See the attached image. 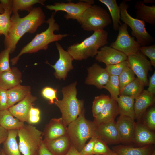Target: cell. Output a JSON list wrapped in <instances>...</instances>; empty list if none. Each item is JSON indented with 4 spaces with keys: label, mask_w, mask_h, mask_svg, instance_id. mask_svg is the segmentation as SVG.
<instances>
[{
    "label": "cell",
    "mask_w": 155,
    "mask_h": 155,
    "mask_svg": "<svg viewBox=\"0 0 155 155\" xmlns=\"http://www.w3.org/2000/svg\"></svg>",
    "instance_id": "cell-58"
},
{
    "label": "cell",
    "mask_w": 155,
    "mask_h": 155,
    "mask_svg": "<svg viewBox=\"0 0 155 155\" xmlns=\"http://www.w3.org/2000/svg\"><path fill=\"white\" fill-rule=\"evenodd\" d=\"M0 3L4 9V11L12 12L13 0H0Z\"/></svg>",
    "instance_id": "cell-45"
},
{
    "label": "cell",
    "mask_w": 155,
    "mask_h": 155,
    "mask_svg": "<svg viewBox=\"0 0 155 155\" xmlns=\"http://www.w3.org/2000/svg\"><path fill=\"white\" fill-rule=\"evenodd\" d=\"M128 26L125 23L121 24L115 40L110 44L111 47L123 53L127 57L135 53L141 46L139 43L131 37L127 30Z\"/></svg>",
    "instance_id": "cell-10"
},
{
    "label": "cell",
    "mask_w": 155,
    "mask_h": 155,
    "mask_svg": "<svg viewBox=\"0 0 155 155\" xmlns=\"http://www.w3.org/2000/svg\"><path fill=\"white\" fill-rule=\"evenodd\" d=\"M99 1L104 4L108 8L113 23V30H118L121 24L120 21L121 14L119 6L116 0H99Z\"/></svg>",
    "instance_id": "cell-30"
},
{
    "label": "cell",
    "mask_w": 155,
    "mask_h": 155,
    "mask_svg": "<svg viewBox=\"0 0 155 155\" xmlns=\"http://www.w3.org/2000/svg\"><path fill=\"white\" fill-rule=\"evenodd\" d=\"M135 100L134 98L131 97L120 95L117 101L119 114L128 116L134 120L135 118Z\"/></svg>",
    "instance_id": "cell-27"
},
{
    "label": "cell",
    "mask_w": 155,
    "mask_h": 155,
    "mask_svg": "<svg viewBox=\"0 0 155 155\" xmlns=\"http://www.w3.org/2000/svg\"><path fill=\"white\" fill-rule=\"evenodd\" d=\"M137 18L154 26L155 24V5L148 6L143 1L136 2L134 5Z\"/></svg>",
    "instance_id": "cell-23"
},
{
    "label": "cell",
    "mask_w": 155,
    "mask_h": 155,
    "mask_svg": "<svg viewBox=\"0 0 155 155\" xmlns=\"http://www.w3.org/2000/svg\"><path fill=\"white\" fill-rule=\"evenodd\" d=\"M43 141L54 155H65L72 145L67 134L49 141Z\"/></svg>",
    "instance_id": "cell-20"
},
{
    "label": "cell",
    "mask_w": 155,
    "mask_h": 155,
    "mask_svg": "<svg viewBox=\"0 0 155 155\" xmlns=\"http://www.w3.org/2000/svg\"><path fill=\"white\" fill-rule=\"evenodd\" d=\"M128 66V63L127 60L115 64L106 65L105 69L110 76H118Z\"/></svg>",
    "instance_id": "cell-38"
},
{
    "label": "cell",
    "mask_w": 155,
    "mask_h": 155,
    "mask_svg": "<svg viewBox=\"0 0 155 155\" xmlns=\"http://www.w3.org/2000/svg\"><path fill=\"white\" fill-rule=\"evenodd\" d=\"M111 98L109 95L104 94L95 97L92 106V113L94 118L100 113Z\"/></svg>",
    "instance_id": "cell-34"
},
{
    "label": "cell",
    "mask_w": 155,
    "mask_h": 155,
    "mask_svg": "<svg viewBox=\"0 0 155 155\" xmlns=\"http://www.w3.org/2000/svg\"><path fill=\"white\" fill-rule=\"evenodd\" d=\"M146 127L151 130L155 129V108L153 107L148 111L145 118Z\"/></svg>",
    "instance_id": "cell-42"
},
{
    "label": "cell",
    "mask_w": 155,
    "mask_h": 155,
    "mask_svg": "<svg viewBox=\"0 0 155 155\" xmlns=\"http://www.w3.org/2000/svg\"><path fill=\"white\" fill-rule=\"evenodd\" d=\"M17 136L18 130L8 131L7 137L3 143L2 149L6 155H21L17 141Z\"/></svg>",
    "instance_id": "cell-28"
},
{
    "label": "cell",
    "mask_w": 155,
    "mask_h": 155,
    "mask_svg": "<svg viewBox=\"0 0 155 155\" xmlns=\"http://www.w3.org/2000/svg\"><path fill=\"white\" fill-rule=\"evenodd\" d=\"M96 136L109 145L120 143L116 122L113 121L97 126Z\"/></svg>",
    "instance_id": "cell-14"
},
{
    "label": "cell",
    "mask_w": 155,
    "mask_h": 155,
    "mask_svg": "<svg viewBox=\"0 0 155 155\" xmlns=\"http://www.w3.org/2000/svg\"><path fill=\"white\" fill-rule=\"evenodd\" d=\"M65 155H81L80 152L78 151L73 146L71 145L69 150Z\"/></svg>",
    "instance_id": "cell-50"
},
{
    "label": "cell",
    "mask_w": 155,
    "mask_h": 155,
    "mask_svg": "<svg viewBox=\"0 0 155 155\" xmlns=\"http://www.w3.org/2000/svg\"><path fill=\"white\" fill-rule=\"evenodd\" d=\"M139 51L150 60L152 66L155 67V44L141 46Z\"/></svg>",
    "instance_id": "cell-40"
},
{
    "label": "cell",
    "mask_w": 155,
    "mask_h": 155,
    "mask_svg": "<svg viewBox=\"0 0 155 155\" xmlns=\"http://www.w3.org/2000/svg\"><path fill=\"white\" fill-rule=\"evenodd\" d=\"M22 76L21 72L16 67L0 73V88L8 90L20 84L22 82Z\"/></svg>",
    "instance_id": "cell-21"
},
{
    "label": "cell",
    "mask_w": 155,
    "mask_h": 155,
    "mask_svg": "<svg viewBox=\"0 0 155 155\" xmlns=\"http://www.w3.org/2000/svg\"><path fill=\"white\" fill-rule=\"evenodd\" d=\"M45 16L40 7L33 8L25 16L20 18L18 13L11 17V25L7 36L5 37V48H9L13 53L21 37L26 33H34L46 22Z\"/></svg>",
    "instance_id": "cell-1"
},
{
    "label": "cell",
    "mask_w": 155,
    "mask_h": 155,
    "mask_svg": "<svg viewBox=\"0 0 155 155\" xmlns=\"http://www.w3.org/2000/svg\"><path fill=\"white\" fill-rule=\"evenodd\" d=\"M45 1L44 0H13L12 13H18L19 10L29 12L33 9L34 5L39 3L44 5Z\"/></svg>",
    "instance_id": "cell-32"
},
{
    "label": "cell",
    "mask_w": 155,
    "mask_h": 155,
    "mask_svg": "<svg viewBox=\"0 0 155 155\" xmlns=\"http://www.w3.org/2000/svg\"><path fill=\"white\" fill-rule=\"evenodd\" d=\"M67 134V126L61 117L51 119L45 127L43 140L49 141Z\"/></svg>",
    "instance_id": "cell-18"
},
{
    "label": "cell",
    "mask_w": 155,
    "mask_h": 155,
    "mask_svg": "<svg viewBox=\"0 0 155 155\" xmlns=\"http://www.w3.org/2000/svg\"><path fill=\"white\" fill-rule=\"evenodd\" d=\"M94 3L93 0H80L76 3L70 1L67 3L56 2L45 7L48 9L54 11L55 13L59 11H65L66 14L64 17L66 20H75L78 22L85 10Z\"/></svg>",
    "instance_id": "cell-9"
},
{
    "label": "cell",
    "mask_w": 155,
    "mask_h": 155,
    "mask_svg": "<svg viewBox=\"0 0 155 155\" xmlns=\"http://www.w3.org/2000/svg\"><path fill=\"white\" fill-rule=\"evenodd\" d=\"M10 53L9 48H5L0 53V73L10 70L9 55Z\"/></svg>",
    "instance_id": "cell-39"
},
{
    "label": "cell",
    "mask_w": 155,
    "mask_h": 155,
    "mask_svg": "<svg viewBox=\"0 0 155 155\" xmlns=\"http://www.w3.org/2000/svg\"><path fill=\"white\" fill-rule=\"evenodd\" d=\"M87 32L104 29L112 22L110 15L103 7L92 5L86 9L78 22Z\"/></svg>",
    "instance_id": "cell-6"
},
{
    "label": "cell",
    "mask_w": 155,
    "mask_h": 155,
    "mask_svg": "<svg viewBox=\"0 0 155 155\" xmlns=\"http://www.w3.org/2000/svg\"><path fill=\"white\" fill-rule=\"evenodd\" d=\"M37 155H54L48 148L43 141L42 143Z\"/></svg>",
    "instance_id": "cell-47"
},
{
    "label": "cell",
    "mask_w": 155,
    "mask_h": 155,
    "mask_svg": "<svg viewBox=\"0 0 155 155\" xmlns=\"http://www.w3.org/2000/svg\"><path fill=\"white\" fill-rule=\"evenodd\" d=\"M18 133L20 153L23 155H37L43 141V132L32 125L25 124Z\"/></svg>",
    "instance_id": "cell-7"
},
{
    "label": "cell",
    "mask_w": 155,
    "mask_h": 155,
    "mask_svg": "<svg viewBox=\"0 0 155 155\" xmlns=\"http://www.w3.org/2000/svg\"><path fill=\"white\" fill-rule=\"evenodd\" d=\"M96 155L92 154V155ZM118 155L117 153V154H116V155Z\"/></svg>",
    "instance_id": "cell-57"
},
{
    "label": "cell",
    "mask_w": 155,
    "mask_h": 155,
    "mask_svg": "<svg viewBox=\"0 0 155 155\" xmlns=\"http://www.w3.org/2000/svg\"><path fill=\"white\" fill-rule=\"evenodd\" d=\"M25 125L14 117L8 109L0 111V125L8 131L19 129Z\"/></svg>",
    "instance_id": "cell-26"
},
{
    "label": "cell",
    "mask_w": 155,
    "mask_h": 155,
    "mask_svg": "<svg viewBox=\"0 0 155 155\" xmlns=\"http://www.w3.org/2000/svg\"><path fill=\"white\" fill-rule=\"evenodd\" d=\"M37 99V97L30 94L8 109L13 116L20 121L28 123L30 110Z\"/></svg>",
    "instance_id": "cell-16"
},
{
    "label": "cell",
    "mask_w": 155,
    "mask_h": 155,
    "mask_svg": "<svg viewBox=\"0 0 155 155\" xmlns=\"http://www.w3.org/2000/svg\"><path fill=\"white\" fill-rule=\"evenodd\" d=\"M1 155H6L2 149Z\"/></svg>",
    "instance_id": "cell-55"
},
{
    "label": "cell",
    "mask_w": 155,
    "mask_h": 155,
    "mask_svg": "<svg viewBox=\"0 0 155 155\" xmlns=\"http://www.w3.org/2000/svg\"><path fill=\"white\" fill-rule=\"evenodd\" d=\"M40 119L39 115H29L28 123L31 124L37 123L40 121Z\"/></svg>",
    "instance_id": "cell-49"
},
{
    "label": "cell",
    "mask_w": 155,
    "mask_h": 155,
    "mask_svg": "<svg viewBox=\"0 0 155 155\" xmlns=\"http://www.w3.org/2000/svg\"><path fill=\"white\" fill-rule=\"evenodd\" d=\"M135 100L134 110L135 118L139 119L147 108L154 103L155 96L154 94L144 89Z\"/></svg>",
    "instance_id": "cell-19"
},
{
    "label": "cell",
    "mask_w": 155,
    "mask_h": 155,
    "mask_svg": "<svg viewBox=\"0 0 155 155\" xmlns=\"http://www.w3.org/2000/svg\"><path fill=\"white\" fill-rule=\"evenodd\" d=\"M7 91V90L0 88V111L8 109Z\"/></svg>",
    "instance_id": "cell-44"
},
{
    "label": "cell",
    "mask_w": 155,
    "mask_h": 155,
    "mask_svg": "<svg viewBox=\"0 0 155 155\" xmlns=\"http://www.w3.org/2000/svg\"><path fill=\"white\" fill-rule=\"evenodd\" d=\"M127 56L123 53L105 45L100 48L95 56L96 61L106 65L116 64L127 61Z\"/></svg>",
    "instance_id": "cell-17"
},
{
    "label": "cell",
    "mask_w": 155,
    "mask_h": 155,
    "mask_svg": "<svg viewBox=\"0 0 155 155\" xmlns=\"http://www.w3.org/2000/svg\"><path fill=\"white\" fill-rule=\"evenodd\" d=\"M149 155H155V151H154L151 154Z\"/></svg>",
    "instance_id": "cell-54"
},
{
    "label": "cell",
    "mask_w": 155,
    "mask_h": 155,
    "mask_svg": "<svg viewBox=\"0 0 155 155\" xmlns=\"http://www.w3.org/2000/svg\"><path fill=\"white\" fill-rule=\"evenodd\" d=\"M57 89L46 86L42 89L41 93L43 97L49 100V104H51L54 103L55 100H58L57 97Z\"/></svg>",
    "instance_id": "cell-41"
},
{
    "label": "cell",
    "mask_w": 155,
    "mask_h": 155,
    "mask_svg": "<svg viewBox=\"0 0 155 155\" xmlns=\"http://www.w3.org/2000/svg\"><path fill=\"white\" fill-rule=\"evenodd\" d=\"M133 141L146 145L154 144L155 134L145 125L140 123L136 124Z\"/></svg>",
    "instance_id": "cell-25"
},
{
    "label": "cell",
    "mask_w": 155,
    "mask_h": 155,
    "mask_svg": "<svg viewBox=\"0 0 155 155\" xmlns=\"http://www.w3.org/2000/svg\"><path fill=\"white\" fill-rule=\"evenodd\" d=\"M55 13L53 12L51 16L46 22L49 25L48 28L44 31L37 34L33 39L23 47L17 56L11 59L12 65H15L20 57L23 54L36 52L41 50H46L49 44L53 42L61 40L68 36L67 34H55L54 32L60 29L59 25L55 22Z\"/></svg>",
    "instance_id": "cell-2"
},
{
    "label": "cell",
    "mask_w": 155,
    "mask_h": 155,
    "mask_svg": "<svg viewBox=\"0 0 155 155\" xmlns=\"http://www.w3.org/2000/svg\"><path fill=\"white\" fill-rule=\"evenodd\" d=\"M92 153L96 155H115L117 154L110 149L107 144L98 138L95 143Z\"/></svg>",
    "instance_id": "cell-36"
},
{
    "label": "cell",
    "mask_w": 155,
    "mask_h": 155,
    "mask_svg": "<svg viewBox=\"0 0 155 155\" xmlns=\"http://www.w3.org/2000/svg\"><path fill=\"white\" fill-rule=\"evenodd\" d=\"M103 88L108 91L111 98L117 101L120 95V92L118 76H110L108 82Z\"/></svg>",
    "instance_id": "cell-33"
},
{
    "label": "cell",
    "mask_w": 155,
    "mask_h": 155,
    "mask_svg": "<svg viewBox=\"0 0 155 155\" xmlns=\"http://www.w3.org/2000/svg\"><path fill=\"white\" fill-rule=\"evenodd\" d=\"M135 75L128 66L118 76L120 91L135 79Z\"/></svg>",
    "instance_id": "cell-35"
},
{
    "label": "cell",
    "mask_w": 155,
    "mask_h": 155,
    "mask_svg": "<svg viewBox=\"0 0 155 155\" xmlns=\"http://www.w3.org/2000/svg\"><path fill=\"white\" fill-rule=\"evenodd\" d=\"M136 124L130 117L120 115L116 125L120 143H128L133 141Z\"/></svg>",
    "instance_id": "cell-13"
},
{
    "label": "cell",
    "mask_w": 155,
    "mask_h": 155,
    "mask_svg": "<svg viewBox=\"0 0 155 155\" xmlns=\"http://www.w3.org/2000/svg\"><path fill=\"white\" fill-rule=\"evenodd\" d=\"M98 138L96 136L92 137L89 141L86 144L79 152L81 155H91L93 154V151L95 142Z\"/></svg>",
    "instance_id": "cell-43"
},
{
    "label": "cell",
    "mask_w": 155,
    "mask_h": 155,
    "mask_svg": "<svg viewBox=\"0 0 155 155\" xmlns=\"http://www.w3.org/2000/svg\"><path fill=\"white\" fill-rule=\"evenodd\" d=\"M148 87L147 90L149 92L155 94V72L149 78L148 84Z\"/></svg>",
    "instance_id": "cell-46"
},
{
    "label": "cell",
    "mask_w": 155,
    "mask_h": 155,
    "mask_svg": "<svg viewBox=\"0 0 155 155\" xmlns=\"http://www.w3.org/2000/svg\"><path fill=\"white\" fill-rule=\"evenodd\" d=\"M113 150L118 155H149L151 151L149 145L139 147L120 145L113 147Z\"/></svg>",
    "instance_id": "cell-29"
},
{
    "label": "cell",
    "mask_w": 155,
    "mask_h": 155,
    "mask_svg": "<svg viewBox=\"0 0 155 155\" xmlns=\"http://www.w3.org/2000/svg\"><path fill=\"white\" fill-rule=\"evenodd\" d=\"M1 144H0V155H1L2 153V149H1L0 148V145Z\"/></svg>",
    "instance_id": "cell-56"
},
{
    "label": "cell",
    "mask_w": 155,
    "mask_h": 155,
    "mask_svg": "<svg viewBox=\"0 0 155 155\" xmlns=\"http://www.w3.org/2000/svg\"><path fill=\"white\" fill-rule=\"evenodd\" d=\"M108 33L104 29L94 32L90 36L80 42L71 45L67 51L74 60L81 61L97 55L98 49L108 43Z\"/></svg>",
    "instance_id": "cell-3"
},
{
    "label": "cell",
    "mask_w": 155,
    "mask_h": 155,
    "mask_svg": "<svg viewBox=\"0 0 155 155\" xmlns=\"http://www.w3.org/2000/svg\"><path fill=\"white\" fill-rule=\"evenodd\" d=\"M31 88L19 84L7 91V104L8 108L23 99L31 94Z\"/></svg>",
    "instance_id": "cell-24"
},
{
    "label": "cell",
    "mask_w": 155,
    "mask_h": 155,
    "mask_svg": "<svg viewBox=\"0 0 155 155\" xmlns=\"http://www.w3.org/2000/svg\"><path fill=\"white\" fill-rule=\"evenodd\" d=\"M127 0L122 1L119 6L121 14L120 20L131 29V34L135 37L141 46L150 45L154 42V38L147 32L145 22L132 17L128 12L129 5Z\"/></svg>",
    "instance_id": "cell-8"
},
{
    "label": "cell",
    "mask_w": 155,
    "mask_h": 155,
    "mask_svg": "<svg viewBox=\"0 0 155 155\" xmlns=\"http://www.w3.org/2000/svg\"><path fill=\"white\" fill-rule=\"evenodd\" d=\"M77 84L75 82L63 87L61 90L62 99L55 100L54 103L60 109L61 117L67 126L78 118L84 109V100L77 97Z\"/></svg>",
    "instance_id": "cell-4"
},
{
    "label": "cell",
    "mask_w": 155,
    "mask_h": 155,
    "mask_svg": "<svg viewBox=\"0 0 155 155\" xmlns=\"http://www.w3.org/2000/svg\"><path fill=\"white\" fill-rule=\"evenodd\" d=\"M88 75L85 83L89 85H93L98 88H103L109 79L110 76L105 69L97 63H94L88 68Z\"/></svg>",
    "instance_id": "cell-15"
},
{
    "label": "cell",
    "mask_w": 155,
    "mask_h": 155,
    "mask_svg": "<svg viewBox=\"0 0 155 155\" xmlns=\"http://www.w3.org/2000/svg\"><path fill=\"white\" fill-rule=\"evenodd\" d=\"M143 2L145 4H148L154 3L155 1L154 0H144Z\"/></svg>",
    "instance_id": "cell-52"
},
{
    "label": "cell",
    "mask_w": 155,
    "mask_h": 155,
    "mask_svg": "<svg viewBox=\"0 0 155 155\" xmlns=\"http://www.w3.org/2000/svg\"><path fill=\"white\" fill-rule=\"evenodd\" d=\"M127 61L129 67L137 76V78L145 86H148V73L153 70L150 61L140 51L128 56Z\"/></svg>",
    "instance_id": "cell-11"
},
{
    "label": "cell",
    "mask_w": 155,
    "mask_h": 155,
    "mask_svg": "<svg viewBox=\"0 0 155 155\" xmlns=\"http://www.w3.org/2000/svg\"><path fill=\"white\" fill-rule=\"evenodd\" d=\"M84 109L78 118L67 126V134L72 145L79 152L87 141L96 136L97 125L94 122L87 119Z\"/></svg>",
    "instance_id": "cell-5"
},
{
    "label": "cell",
    "mask_w": 155,
    "mask_h": 155,
    "mask_svg": "<svg viewBox=\"0 0 155 155\" xmlns=\"http://www.w3.org/2000/svg\"><path fill=\"white\" fill-rule=\"evenodd\" d=\"M12 12L4 11L0 14V35L3 34L6 37L11 25V15Z\"/></svg>",
    "instance_id": "cell-37"
},
{
    "label": "cell",
    "mask_w": 155,
    "mask_h": 155,
    "mask_svg": "<svg viewBox=\"0 0 155 155\" xmlns=\"http://www.w3.org/2000/svg\"><path fill=\"white\" fill-rule=\"evenodd\" d=\"M144 86L142 82L135 78L120 91V95L129 96L135 99L143 92Z\"/></svg>",
    "instance_id": "cell-31"
},
{
    "label": "cell",
    "mask_w": 155,
    "mask_h": 155,
    "mask_svg": "<svg viewBox=\"0 0 155 155\" xmlns=\"http://www.w3.org/2000/svg\"><path fill=\"white\" fill-rule=\"evenodd\" d=\"M40 111L39 109L32 106L30 109L29 112V115H39Z\"/></svg>",
    "instance_id": "cell-51"
},
{
    "label": "cell",
    "mask_w": 155,
    "mask_h": 155,
    "mask_svg": "<svg viewBox=\"0 0 155 155\" xmlns=\"http://www.w3.org/2000/svg\"><path fill=\"white\" fill-rule=\"evenodd\" d=\"M55 45L59 53V59L53 65L50 64L47 61L46 63L55 69V72L54 74L56 78L65 80L68 72L73 69L72 61L74 59L58 42H56Z\"/></svg>",
    "instance_id": "cell-12"
},
{
    "label": "cell",
    "mask_w": 155,
    "mask_h": 155,
    "mask_svg": "<svg viewBox=\"0 0 155 155\" xmlns=\"http://www.w3.org/2000/svg\"><path fill=\"white\" fill-rule=\"evenodd\" d=\"M4 12V9L0 3V13H1V14L3 13Z\"/></svg>",
    "instance_id": "cell-53"
},
{
    "label": "cell",
    "mask_w": 155,
    "mask_h": 155,
    "mask_svg": "<svg viewBox=\"0 0 155 155\" xmlns=\"http://www.w3.org/2000/svg\"><path fill=\"white\" fill-rule=\"evenodd\" d=\"M8 131L0 125V144L3 143L7 138Z\"/></svg>",
    "instance_id": "cell-48"
},
{
    "label": "cell",
    "mask_w": 155,
    "mask_h": 155,
    "mask_svg": "<svg viewBox=\"0 0 155 155\" xmlns=\"http://www.w3.org/2000/svg\"><path fill=\"white\" fill-rule=\"evenodd\" d=\"M118 114L119 113L117 102L111 98L100 113L94 118L93 121L97 126L102 123L114 121Z\"/></svg>",
    "instance_id": "cell-22"
}]
</instances>
